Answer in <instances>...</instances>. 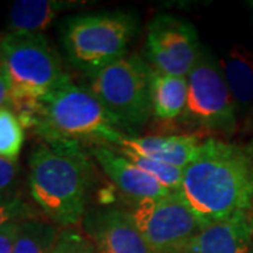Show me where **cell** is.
<instances>
[{
    "instance_id": "cell-1",
    "label": "cell",
    "mask_w": 253,
    "mask_h": 253,
    "mask_svg": "<svg viewBox=\"0 0 253 253\" xmlns=\"http://www.w3.org/2000/svg\"><path fill=\"white\" fill-rule=\"evenodd\" d=\"M203 226L253 207V154L245 146L208 136L184 169L180 191Z\"/></svg>"
},
{
    "instance_id": "cell-2",
    "label": "cell",
    "mask_w": 253,
    "mask_h": 253,
    "mask_svg": "<svg viewBox=\"0 0 253 253\" xmlns=\"http://www.w3.org/2000/svg\"><path fill=\"white\" fill-rule=\"evenodd\" d=\"M28 166L30 194L44 217L58 228L78 226L94 186V166L81 145L40 144Z\"/></svg>"
},
{
    "instance_id": "cell-3",
    "label": "cell",
    "mask_w": 253,
    "mask_h": 253,
    "mask_svg": "<svg viewBox=\"0 0 253 253\" xmlns=\"http://www.w3.org/2000/svg\"><path fill=\"white\" fill-rule=\"evenodd\" d=\"M124 126L83 86L72 81L42 99V117L34 134L45 144L117 146Z\"/></svg>"
},
{
    "instance_id": "cell-4",
    "label": "cell",
    "mask_w": 253,
    "mask_h": 253,
    "mask_svg": "<svg viewBox=\"0 0 253 253\" xmlns=\"http://www.w3.org/2000/svg\"><path fill=\"white\" fill-rule=\"evenodd\" d=\"M138 27L131 11L101 10L65 18L59 33L68 61L91 76L126 58Z\"/></svg>"
},
{
    "instance_id": "cell-5",
    "label": "cell",
    "mask_w": 253,
    "mask_h": 253,
    "mask_svg": "<svg viewBox=\"0 0 253 253\" xmlns=\"http://www.w3.org/2000/svg\"><path fill=\"white\" fill-rule=\"evenodd\" d=\"M0 66L10 97L42 100L71 81L61 56L42 33L0 36Z\"/></svg>"
},
{
    "instance_id": "cell-6",
    "label": "cell",
    "mask_w": 253,
    "mask_h": 253,
    "mask_svg": "<svg viewBox=\"0 0 253 253\" xmlns=\"http://www.w3.org/2000/svg\"><path fill=\"white\" fill-rule=\"evenodd\" d=\"M176 126L190 128L200 135L232 136L238 129V110L228 89L219 59L201 46L197 62L187 76L186 109Z\"/></svg>"
},
{
    "instance_id": "cell-7",
    "label": "cell",
    "mask_w": 253,
    "mask_h": 253,
    "mask_svg": "<svg viewBox=\"0 0 253 253\" xmlns=\"http://www.w3.org/2000/svg\"><path fill=\"white\" fill-rule=\"evenodd\" d=\"M151 79V65L135 54L91 75L84 87L134 136L132 129L154 118Z\"/></svg>"
},
{
    "instance_id": "cell-8",
    "label": "cell",
    "mask_w": 253,
    "mask_h": 253,
    "mask_svg": "<svg viewBox=\"0 0 253 253\" xmlns=\"http://www.w3.org/2000/svg\"><path fill=\"white\" fill-rule=\"evenodd\" d=\"M128 214L154 253L177 252L204 228L179 191L136 203Z\"/></svg>"
},
{
    "instance_id": "cell-9",
    "label": "cell",
    "mask_w": 253,
    "mask_h": 253,
    "mask_svg": "<svg viewBox=\"0 0 253 253\" xmlns=\"http://www.w3.org/2000/svg\"><path fill=\"white\" fill-rule=\"evenodd\" d=\"M145 46L154 71L187 78L203 45L190 21L173 14H159L148 26Z\"/></svg>"
},
{
    "instance_id": "cell-10",
    "label": "cell",
    "mask_w": 253,
    "mask_h": 253,
    "mask_svg": "<svg viewBox=\"0 0 253 253\" xmlns=\"http://www.w3.org/2000/svg\"><path fill=\"white\" fill-rule=\"evenodd\" d=\"M86 229L96 253H154L126 210L106 208L89 215Z\"/></svg>"
},
{
    "instance_id": "cell-11",
    "label": "cell",
    "mask_w": 253,
    "mask_h": 253,
    "mask_svg": "<svg viewBox=\"0 0 253 253\" xmlns=\"http://www.w3.org/2000/svg\"><path fill=\"white\" fill-rule=\"evenodd\" d=\"M253 246V210L201 228L174 253H251Z\"/></svg>"
},
{
    "instance_id": "cell-12",
    "label": "cell",
    "mask_w": 253,
    "mask_h": 253,
    "mask_svg": "<svg viewBox=\"0 0 253 253\" xmlns=\"http://www.w3.org/2000/svg\"><path fill=\"white\" fill-rule=\"evenodd\" d=\"M90 154L114 186L135 204L172 193L113 146H91Z\"/></svg>"
},
{
    "instance_id": "cell-13",
    "label": "cell",
    "mask_w": 253,
    "mask_h": 253,
    "mask_svg": "<svg viewBox=\"0 0 253 253\" xmlns=\"http://www.w3.org/2000/svg\"><path fill=\"white\" fill-rule=\"evenodd\" d=\"M206 136L200 134L176 135H126L116 148L128 149L158 162L186 169L200 154Z\"/></svg>"
},
{
    "instance_id": "cell-14",
    "label": "cell",
    "mask_w": 253,
    "mask_h": 253,
    "mask_svg": "<svg viewBox=\"0 0 253 253\" xmlns=\"http://www.w3.org/2000/svg\"><path fill=\"white\" fill-rule=\"evenodd\" d=\"M89 4L79 0H17L7 17V33H42L59 14Z\"/></svg>"
},
{
    "instance_id": "cell-15",
    "label": "cell",
    "mask_w": 253,
    "mask_h": 253,
    "mask_svg": "<svg viewBox=\"0 0 253 253\" xmlns=\"http://www.w3.org/2000/svg\"><path fill=\"white\" fill-rule=\"evenodd\" d=\"M219 63L236 110L246 117L253 109V54L242 45H234Z\"/></svg>"
},
{
    "instance_id": "cell-16",
    "label": "cell",
    "mask_w": 253,
    "mask_h": 253,
    "mask_svg": "<svg viewBox=\"0 0 253 253\" xmlns=\"http://www.w3.org/2000/svg\"><path fill=\"white\" fill-rule=\"evenodd\" d=\"M152 110L158 123L172 128L187 103V78H177L152 69Z\"/></svg>"
},
{
    "instance_id": "cell-17",
    "label": "cell",
    "mask_w": 253,
    "mask_h": 253,
    "mask_svg": "<svg viewBox=\"0 0 253 253\" xmlns=\"http://www.w3.org/2000/svg\"><path fill=\"white\" fill-rule=\"evenodd\" d=\"M61 228L41 217L20 222L14 253H52Z\"/></svg>"
},
{
    "instance_id": "cell-18",
    "label": "cell",
    "mask_w": 253,
    "mask_h": 253,
    "mask_svg": "<svg viewBox=\"0 0 253 253\" xmlns=\"http://www.w3.org/2000/svg\"><path fill=\"white\" fill-rule=\"evenodd\" d=\"M116 149L121 155H124L126 159H129L135 166H138L142 172L154 177L156 181H159L163 187H166L170 191H180L184 169L158 162V161L149 159L146 156H142L136 152L128 151V149H121V148H116Z\"/></svg>"
},
{
    "instance_id": "cell-19",
    "label": "cell",
    "mask_w": 253,
    "mask_h": 253,
    "mask_svg": "<svg viewBox=\"0 0 253 253\" xmlns=\"http://www.w3.org/2000/svg\"><path fill=\"white\" fill-rule=\"evenodd\" d=\"M26 139V129L9 109H0V158L17 162Z\"/></svg>"
},
{
    "instance_id": "cell-20",
    "label": "cell",
    "mask_w": 253,
    "mask_h": 253,
    "mask_svg": "<svg viewBox=\"0 0 253 253\" xmlns=\"http://www.w3.org/2000/svg\"><path fill=\"white\" fill-rule=\"evenodd\" d=\"M52 253H96L94 242L78 226L61 228Z\"/></svg>"
},
{
    "instance_id": "cell-21",
    "label": "cell",
    "mask_w": 253,
    "mask_h": 253,
    "mask_svg": "<svg viewBox=\"0 0 253 253\" xmlns=\"http://www.w3.org/2000/svg\"><path fill=\"white\" fill-rule=\"evenodd\" d=\"M38 212L21 197L0 200V229L14 221H26L38 218Z\"/></svg>"
},
{
    "instance_id": "cell-22",
    "label": "cell",
    "mask_w": 253,
    "mask_h": 253,
    "mask_svg": "<svg viewBox=\"0 0 253 253\" xmlns=\"http://www.w3.org/2000/svg\"><path fill=\"white\" fill-rule=\"evenodd\" d=\"M20 168L17 162L0 158V200L16 197L14 190L17 186Z\"/></svg>"
},
{
    "instance_id": "cell-23",
    "label": "cell",
    "mask_w": 253,
    "mask_h": 253,
    "mask_svg": "<svg viewBox=\"0 0 253 253\" xmlns=\"http://www.w3.org/2000/svg\"><path fill=\"white\" fill-rule=\"evenodd\" d=\"M21 221H14L0 229V253H14L16 239Z\"/></svg>"
},
{
    "instance_id": "cell-24",
    "label": "cell",
    "mask_w": 253,
    "mask_h": 253,
    "mask_svg": "<svg viewBox=\"0 0 253 253\" xmlns=\"http://www.w3.org/2000/svg\"><path fill=\"white\" fill-rule=\"evenodd\" d=\"M9 100H10V90L7 81L4 78V73L1 71L0 66V109L3 107H9Z\"/></svg>"
},
{
    "instance_id": "cell-25",
    "label": "cell",
    "mask_w": 253,
    "mask_h": 253,
    "mask_svg": "<svg viewBox=\"0 0 253 253\" xmlns=\"http://www.w3.org/2000/svg\"><path fill=\"white\" fill-rule=\"evenodd\" d=\"M242 131L246 134H253V109L251 110V113L245 117L244 126H242Z\"/></svg>"
},
{
    "instance_id": "cell-26",
    "label": "cell",
    "mask_w": 253,
    "mask_h": 253,
    "mask_svg": "<svg viewBox=\"0 0 253 253\" xmlns=\"http://www.w3.org/2000/svg\"><path fill=\"white\" fill-rule=\"evenodd\" d=\"M246 148H248V149H249V151H251V152L253 154V139L251 141V142H249V144L246 145Z\"/></svg>"
},
{
    "instance_id": "cell-27",
    "label": "cell",
    "mask_w": 253,
    "mask_h": 253,
    "mask_svg": "<svg viewBox=\"0 0 253 253\" xmlns=\"http://www.w3.org/2000/svg\"><path fill=\"white\" fill-rule=\"evenodd\" d=\"M251 6H252V7H253V1H251Z\"/></svg>"
},
{
    "instance_id": "cell-28",
    "label": "cell",
    "mask_w": 253,
    "mask_h": 253,
    "mask_svg": "<svg viewBox=\"0 0 253 253\" xmlns=\"http://www.w3.org/2000/svg\"><path fill=\"white\" fill-rule=\"evenodd\" d=\"M251 253H253V246H252V251H251Z\"/></svg>"
},
{
    "instance_id": "cell-29",
    "label": "cell",
    "mask_w": 253,
    "mask_h": 253,
    "mask_svg": "<svg viewBox=\"0 0 253 253\" xmlns=\"http://www.w3.org/2000/svg\"><path fill=\"white\" fill-rule=\"evenodd\" d=\"M252 208H253V207H252Z\"/></svg>"
}]
</instances>
